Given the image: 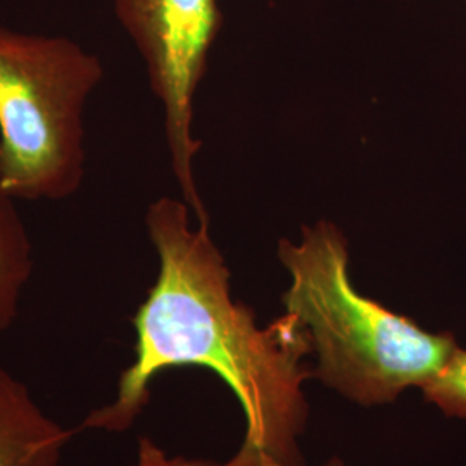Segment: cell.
<instances>
[{"label": "cell", "instance_id": "cell-1", "mask_svg": "<svg viewBox=\"0 0 466 466\" xmlns=\"http://www.w3.org/2000/svg\"><path fill=\"white\" fill-rule=\"evenodd\" d=\"M190 215L184 199L161 198L149 206L146 221L159 273L135 313V361L121 373L113 402L94 410L84 429L123 432L142 413L161 371L206 368L232 389L248 425L232 460L208 466H261L267 456L294 465L308 417V333L289 313L267 329L256 325L249 308L232 299L230 271L209 225L192 227Z\"/></svg>", "mask_w": 466, "mask_h": 466}, {"label": "cell", "instance_id": "cell-2", "mask_svg": "<svg viewBox=\"0 0 466 466\" xmlns=\"http://www.w3.org/2000/svg\"><path fill=\"white\" fill-rule=\"evenodd\" d=\"M290 275L283 306L308 333L319 380L365 406L390 402L423 387L458 350L451 333H431L356 290L342 232L329 221L282 240Z\"/></svg>", "mask_w": 466, "mask_h": 466}, {"label": "cell", "instance_id": "cell-3", "mask_svg": "<svg viewBox=\"0 0 466 466\" xmlns=\"http://www.w3.org/2000/svg\"><path fill=\"white\" fill-rule=\"evenodd\" d=\"M99 56L63 35L0 25V187L16 200L73 198L86 173V107Z\"/></svg>", "mask_w": 466, "mask_h": 466}, {"label": "cell", "instance_id": "cell-4", "mask_svg": "<svg viewBox=\"0 0 466 466\" xmlns=\"http://www.w3.org/2000/svg\"><path fill=\"white\" fill-rule=\"evenodd\" d=\"M119 25L140 52L152 92L165 109L171 167L182 198L200 225H209L200 199L194 161V97L221 15L217 0H113Z\"/></svg>", "mask_w": 466, "mask_h": 466}, {"label": "cell", "instance_id": "cell-5", "mask_svg": "<svg viewBox=\"0 0 466 466\" xmlns=\"http://www.w3.org/2000/svg\"><path fill=\"white\" fill-rule=\"evenodd\" d=\"M71 435L42 411L25 383L0 367V466H59Z\"/></svg>", "mask_w": 466, "mask_h": 466}, {"label": "cell", "instance_id": "cell-6", "mask_svg": "<svg viewBox=\"0 0 466 466\" xmlns=\"http://www.w3.org/2000/svg\"><path fill=\"white\" fill-rule=\"evenodd\" d=\"M16 202L0 187V337L13 327L34 271L32 238Z\"/></svg>", "mask_w": 466, "mask_h": 466}, {"label": "cell", "instance_id": "cell-7", "mask_svg": "<svg viewBox=\"0 0 466 466\" xmlns=\"http://www.w3.org/2000/svg\"><path fill=\"white\" fill-rule=\"evenodd\" d=\"M421 389L425 400L439 406L446 415L466 420V350H454L446 367Z\"/></svg>", "mask_w": 466, "mask_h": 466}, {"label": "cell", "instance_id": "cell-8", "mask_svg": "<svg viewBox=\"0 0 466 466\" xmlns=\"http://www.w3.org/2000/svg\"><path fill=\"white\" fill-rule=\"evenodd\" d=\"M138 466H208V463L202 461H188L184 458H167V454L161 450H157L149 439L140 441V450H138ZM261 466H294L282 463L275 458L267 456ZM329 466H342L339 463H330Z\"/></svg>", "mask_w": 466, "mask_h": 466}]
</instances>
